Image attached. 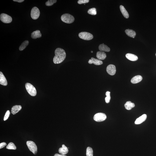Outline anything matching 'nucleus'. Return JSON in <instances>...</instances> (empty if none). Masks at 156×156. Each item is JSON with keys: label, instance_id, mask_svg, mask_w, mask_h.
Wrapping results in <instances>:
<instances>
[{"label": "nucleus", "instance_id": "20e7f679", "mask_svg": "<svg viewBox=\"0 0 156 156\" xmlns=\"http://www.w3.org/2000/svg\"><path fill=\"white\" fill-rule=\"evenodd\" d=\"M26 144L29 150L34 154H36L37 153V148L35 143L32 141H28Z\"/></svg>", "mask_w": 156, "mask_h": 156}, {"label": "nucleus", "instance_id": "c756f323", "mask_svg": "<svg viewBox=\"0 0 156 156\" xmlns=\"http://www.w3.org/2000/svg\"><path fill=\"white\" fill-rule=\"evenodd\" d=\"M89 2V0H79L78 1V3L79 4H82L87 3Z\"/></svg>", "mask_w": 156, "mask_h": 156}, {"label": "nucleus", "instance_id": "39448f33", "mask_svg": "<svg viewBox=\"0 0 156 156\" xmlns=\"http://www.w3.org/2000/svg\"><path fill=\"white\" fill-rule=\"evenodd\" d=\"M79 36L81 39L85 40H90L93 39V35L87 32H82L79 34Z\"/></svg>", "mask_w": 156, "mask_h": 156}, {"label": "nucleus", "instance_id": "7c9ffc66", "mask_svg": "<svg viewBox=\"0 0 156 156\" xmlns=\"http://www.w3.org/2000/svg\"><path fill=\"white\" fill-rule=\"evenodd\" d=\"M6 146V144L5 142H3L0 144V149H1Z\"/></svg>", "mask_w": 156, "mask_h": 156}, {"label": "nucleus", "instance_id": "f03ea898", "mask_svg": "<svg viewBox=\"0 0 156 156\" xmlns=\"http://www.w3.org/2000/svg\"><path fill=\"white\" fill-rule=\"evenodd\" d=\"M61 19L63 22L67 24H71L74 21V17L69 14H65L61 16Z\"/></svg>", "mask_w": 156, "mask_h": 156}, {"label": "nucleus", "instance_id": "9b49d317", "mask_svg": "<svg viewBox=\"0 0 156 156\" xmlns=\"http://www.w3.org/2000/svg\"><path fill=\"white\" fill-rule=\"evenodd\" d=\"M147 115L146 114H143L139 118L136 119L135 122L136 124H140L146 121L147 119Z\"/></svg>", "mask_w": 156, "mask_h": 156}, {"label": "nucleus", "instance_id": "6e6552de", "mask_svg": "<svg viewBox=\"0 0 156 156\" xmlns=\"http://www.w3.org/2000/svg\"><path fill=\"white\" fill-rule=\"evenodd\" d=\"M0 20L2 22L8 24L12 21V19L10 16L5 13H2L0 16Z\"/></svg>", "mask_w": 156, "mask_h": 156}, {"label": "nucleus", "instance_id": "dca6fc26", "mask_svg": "<svg viewBox=\"0 0 156 156\" xmlns=\"http://www.w3.org/2000/svg\"><path fill=\"white\" fill-rule=\"evenodd\" d=\"M22 109V107L20 105H15L12 108L11 112L12 114H15L18 113Z\"/></svg>", "mask_w": 156, "mask_h": 156}, {"label": "nucleus", "instance_id": "6ab92c4d", "mask_svg": "<svg viewBox=\"0 0 156 156\" xmlns=\"http://www.w3.org/2000/svg\"><path fill=\"white\" fill-rule=\"evenodd\" d=\"M99 49L101 52H109L110 51V49L104 43L100 44L99 46Z\"/></svg>", "mask_w": 156, "mask_h": 156}, {"label": "nucleus", "instance_id": "2eb2a0df", "mask_svg": "<svg viewBox=\"0 0 156 156\" xmlns=\"http://www.w3.org/2000/svg\"><path fill=\"white\" fill-rule=\"evenodd\" d=\"M42 35L39 30L34 31L31 33V37L33 39H36L37 38H41L42 37Z\"/></svg>", "mask_w": 156, "mask_h": 156}, {"label": "nucleus", "instance_id": "473e14b6", "mask_svg": "<svg viewBox=\"0 0 156 156\" xmlns=\"http://www.w3.org/2000/svg\"><path fill=\"white\" fill-rule=\"evenodd\" d=\"M54 156H67L65 155L59 154H56L54 155Z\"/></svg>", "mask_w": 156, "mask_h": 156}, {"label": "nucleus", "instance_id": "423d86ee", "mask_svg": "<svg viewBox=\"0 0 156 156\" xmlns=\"http://www.w3.org/2000/svg\"><path fill=\"white\" fill-rule=\"evenodd\" d=\"M107 117L105 114L98 113L96 114L94 116V119L95 121L98 122H100L106 120Z\"/></svg>", "mask_w": 156, "mask_h": 156}, {"label": "nucleus", "instance_id": "0eeeda50", "mask_svg": "<svg viewBox=\"0 0 156 156\" xmlns=\"http://www.w3.org/2000/svg\"><path fill=\"white\" fill-rule=\"evenodd\" d=\"M40 15V11L39 9L36 7H34L31 10V17L33 20H36L39 18Z\"/></svg>", "mask_w": 156, "mask_h": 156}, {"label": "nucleus", "instance_id": "9d476101", "mask_svg": "<svg viewBox=\"0 0 156 156\" xmlns=\"http://www.w3.org/2000/svg\"><path fill=\"white\" fill-rule=\"evenodd\" d=\"M88 63L89 64H94V65H102L103 62L102 61L99 59H96L92 57L91 59H90L88 61Z\"/></svg>", "mask_w": 156, "mask_h": 156}, {"label": "nucleus", "instance_id": "412c9836", "mask_svg": "<svg viewBox=\"0 0 156 156\" xmlns=\"http://www.w3.org/2000/svg\"><path fill=\"white\" fill-rule=\"evenodd\" d=\"M125 33L129 36L133 38H135L136 35V33L133 30L130 29L125 30Z\"/></svg>", "mask_w": 156, "mask_h": 156}, {"label": "nucleus", "instance_id": "5701e85b", "mask_svg": "<svg viewBox=\"0 0 156 156\" xmlns=\"http://www.w3.org/2000/svg\"><path fill=\"white\" fill-rule=\"evenodd\" d=\"M29 43V42L28 41L26 40L24 41L19 47V50L21 51L24 50L28 46Z\"/></svg>", "mask_w": 156, "mask_h": 156}, {"label": "nucleus", "instance_id": "f3484780", "mask_svg": "<svg viewBox=\"0 0 156 156\" xmlns=\"http://www.w3.org/2000/svg\"><path fill=\"white\" fill-rule=\"evenodd\" d=\"M59 152L62 154L66 155L68 154L69 150L66 146L65 145H62V147L60 148L59 149Z\"/></svg>", "mask_w": 156, "mask_h": 156}, {"label": "nucleus", "instance_id": "ddd939ff", "mask_svg": "<svg viewBox=\"0 0 156 156\" xmlns=\"http://www.w3.org/2000/svg\"><path fill=\"white\" fill-rule=\"evenodd\" d=\"M143 79L142 76L140 75H137L131 79V82L133 84H136L141 81Z\"/></svg>", "mask_w": 156, "mask_h": 156}, {"label": "nucleus", "instance_id": "a211bd4d", "mask_svg": "<svg viewBox=\"0 0 156 156\" xmlns=\"http://www.w3.org/2000/svg\"><path fill=\"white\" fill-rule=\"evenodd\" d=\"M126 57L128 60L132 61H136L138 59V57L135 55L130 53L127 54L125 55Z\"/></svg>", "mask_w": 156, "mask_h": 156}, {"label": "nucleus", "instance_id": "393cba45", "mask_svg": "<svg viewBox=\"0 0 156 156\" xmlns=\"http://www.w3.org/2000/svg\"><path fill=\"white\" fill-rule=\"evenodd\" d=\"M6 148L9 150H16L17 148L15 145L13 143L10 142L6 146Z\"/></svg>", "mask_w": 156, "mask_h": 156}, {"label": "nucleus", "instance_id": "f257e3e1", "mask_svg": "<svg viewBox=\"0 0 156 156\" xmlns=\"http://www.w3.org/2000/svg\"><path fill=\"white\" fill-rule=\"evenodd\" d=\"M55 56L53 58V62L54 64L61 63L65 60L66 57V53L63 49L58 48L55 52Z\"/></svg>", "mask_w": 156, "mask_h": 156}, {"label": "nucleus", "instance_id": "a878e982", "mask_svg": "<svg viewBox=\"0 0 156 156\" xmlns=\"http://www.w3.org/2000/svg\"><path fill=\"white\" fill-rule=\"evenodd\" d=\"M88 13L92 15H96L97 14L96 9L95 8H92L89 9Z\"/></svg>", "mask_w": 156, "mask_h": 156}, {"label": "nucleus", "instance_id": "aec40b11", "mask_svg": "<svg viewBox=\"0 0 156 156\" xmlns=\"http://www.w3.org/2000/svg\"><path fill=\"white\" fill-rule=\"evenodd\" d=\"M120 8L121 13L124 17L126 18H128L129 17V14L124 7L122 5H121L120 6Z\"/></svg>", "mask_w": 156, "mask_h": 156}, {"label": "nucleus", "instance_id": "c85d7f7f", "mask_svg": "<svg viewBox=\"0 0 156 156\" xmlns=\"http://www.w3.org/2000/svg\"><path fill=\"white\" fill-rule=\"evenodd\" d=\"M10 112L9 110H8L7 111L6 114H5V115L4 116V121H5L9 118L10 115Z\"/></svg>", "mask_w": 156, "mask_h": 156}, {"label": "nucleus", "instance_id": "2f4dec72", "mask_svg": "<svg viewBox=\"0 0 156 156\" xmlns=\"http://www.w3.org/2000/svg\"><path fill=\"white\" fill-rule=\"evenodd\" d=\"M13 1L14 2L21 3L24 2V0H13Z\"/></svg>", "mask_w": 156, "mask_h": 156}, {"label": "nucleus", "instance_id": "bb28decb", "mask_svg": "<svg viewBox=\"0 0 156 156\" xmlns=\"http://www.w3.org/2000/svg\"><path fill=\"white\" fill-rule=\"evenodd\" d=\"M110 92L107 91L106 93V97L105 98V101L107 103H109L110 102Z\"/></svg>", "mask_w": 156, "mask_h": 156}, {"label": "nucleus", "instance_id": "f704fd0d", "mask_svg": "<svg viewBox=\"0 0 156 156\" xmlns=\"http://www.w3.org/2000/svg\"></svg>", "mask_w": 156, "mask_h": 156}, {"label": "nucleus", "instance_id": "f8f14e48", "mask_svg": "<svg viewBox=\"0 0 156 156\" xmlns=\"http://www.w3.org/2000/svg\"><path fill=\"white\" fill-rule=\"evenodd\" d=\"M0 84L4 86L7 85V82L6 78L2 72H0Z\"/></svg>", "mask_w": 156, "mask_h": 156}, {"label": "nucleus", "instance_id": "72a5a7b5", "mask_svg": "<svg viewBox=\"0 0 156 156\" xmlns=\"http://www.w3.org/2000/svg\"><path fill=\"white\" fill-rule=\"evenodd\" d=\"M91 52L93 53V51H91Z\"/></svg>", "mask_w": 156, "mask_h": 156}, {"label": "nucleus", "instance_id": "cd10ccee", "mask_svg": "<svg viewBox=\"0 0 156 156\" xmlns=\"http://www.w3.org/2000/svg\"><path fill=\"white\" fill-rule=\"evenodd\" d=\"M57 0H49L46 2V5L47 6H52L57 2Z\"/></svg>", "mask_w": 156, "mask_h": 156}, {"label": "nucleus", "instance_id": "b1692460", "mask_svg": "<svg viewBox=\"0 0 156 156\" xmlns=\"http://www.w3.org/2000/svg\"><path fill=\"white\" fill-rule=\"evenodd\" d=\"M86 155L87 156H93V151L92 148L90 147H87Z\"/></svg>", "mask_w": 156, "mask_h": 156}, {"label": "nucleus", "instance_id": "7ed1b4c3", "mask_svg": "<svg viewBox=\"0 0 156 156\" xmlns=\"http://www.w3.org/2000/svg\"><path fill=\"white\" fill-rule=\"evenodd\" d=\"M25 87L27 92L30 95L35 96L36 95V91L35 87L30 83H27L25 84Z\"/></svg>", "mask_w": 156, "mask_h": 156}, {"label": "nucleus", "instance_id": "1a4fd4ad", "mask_svg": "<svg viewBox=\"0 0 156 156\" xmlns=\"http://www.w3.org/2000/svg\"><path fill=\"white\" fill-rule=\"evenodd\" d=\"M106 71L111 76H113L115 74L116 72L115 66L112 64L108 65L107 67Z\"/></svg>", "mask_w": 156, "mask_h": 156}, {"label": "nucleus", "instance_id": "4be33fe9", "mask_svg": "<svg viewBox=\"0 0 156 156\" xmlns=\"http://www.w3.org/2000/svg\"><path fill=\"white\" fill-rule=\"evenodd\" d=\"M135 104L130 101L127 102L124 105L126 109L128 110H131L132 108L135 107Z\"/></svg>", "mask_w": 156, "mask_h": 156}, {"label": "nucleus", "instance_id": "4468645a", "mask_svg": "<svg viewBox=\"0 0 156 156\" xmlns=\"http://www.w3.org/2000/svg\"><path fill=\"white\" fill-rule=\"evenodd\" d=\"M96 57L98 59L104 60L106 58V53L104 52L99 51L97 53Z\"/></svg>", "mask_w": 156, "mask_h": 156}]
</instances>
